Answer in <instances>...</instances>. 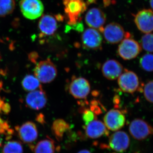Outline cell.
I'll use <instances>...</instances> for the list:
<instances>
[{
    "mask_svg": "<svg viewBox=\"0 0 153 153\" xmlns=\"http://www.w3.org/2000/svg\"><path fill=\"white\" fill-rule=\"evenodd\" d=\"M67 24L75 26L79 24L81 15L87 8L84 0H63Z\"/></svg>",
    "mask_w": 153,
    "mask_h": 153,
    "instance_id": "6da1fadb",
    "label": "cell"
},
{
    "mask_svg": "<svg viewBox=\"0 0 153 153\" xmlns=\"http://www.w3.org/2000/svg\"><path fill=\"white\" fill-rule=\"evenodd\" d=\"M34 74L40 82L49 83L57 75V69L55 64L49 59L40 61L34 69Z\"/></svg>",
    "mask_w": 153,
    "mask_h": 153,
    "instance_id": "7a4b0ae2",
    "label": "cell"
},
{
    "mask_svg": "<svg viewBox=\"0 0 153 153\" xmlns=\"http://www.w3.org/2000/svg\"><path fill=\"white\" fill-rule=\"evenodd\" d=\"M118 53L125 60H130L136 57L141 51V47L138 42L131 38L127 33L124 39L121 42L118 48Z\"/></svg>",
    "mask_w": 153,
    "mask_h": 153,
    "instance_id": "3957f363",
    "label": "cell"
},
{
    "mask_svg": "<svg viewBox=\"0 0 153 153\" xmlns=\"http://www.w3.org/2000/svg\"><path fill=\"white\" fill-rule=\"evenodd\" d=\"M118 84L121 90L126 93L133 94L142 91L138 76L133 71L127 69L118 78Z\"/></svg>",
    "mask_w": 153,
    "mask_h": 153,
    "instance_id": "277c9868",
    "label": "cell"
},
{
    "mask_svg": "<svg viewBox=\"0 0 153 153\" xmlns=\"http://www.w3.org/2000/svg\"><path fill=\"white\" fill-rule=\"evenodd\" d=\"M91 86L88 80L82 77L73 76L68 86V91L74 98H86L90 92Z\"/></svg>",
    "mask_w": 153,
    "mask_h": 153,
    "instance_id": "5b68a950",
    "label": "cell"
},
{
    "mask_svg": "<svg viewBox=\"0 0 153 153\" xmlns=\"http://www.w3.org/2000/svg\"><path fill=\"white\" fill-rule=\"evenodd\" d=\"M129 131L135 139L141 140L153 134V128L145 120L136 119L130 124Z\"/></svg>",
    "mask_w": 153,
    "mask_h": 153,
    "instance_id": "8992f818",
    "label": "cell"
},
{
    "mask_svg": "<svg viewBox=\"0 0 153 153\" xmlns=\"http://www.w3.org/2000/svg\"><path fill=\"white\" fill-rule=\"evenodd\" d=\"M20 7L24 16L31 20L41 16L44 10V5L40 0H22Z\"/></svg>",
    "mask_w": 153,
    "mask_h": 153,
    "instance_id": "52a82bcc",
    "label": "cell"
},
{
    "mask_svg": "<svg viewBox=\"0 0 153 153\" xmlns=\"http://www.w3.org/2000/svg\"><path fill=\"white\" fill-rule=\"evenodd\" d=\"M19 138L25 143L31 144L36 141L38 137V130L36 124L27 121L16 127Z\"/></svg>",
    "mask_w": 153,
    "mask_h": 153,
    "instance_id": "ba28073f",
    "label": "cell"
},
{
    "mask_svg": "<svg viewBox=\"0 0 153 153\" xmlns=\"http://www.w3.org/2000/svg\"><path fill=\"white\" fill-rule=\"evenodd\" d=\"M106 18L105 14L100 9L92 8L86 13L85 22L88 27L98 30L100 32L102 33L106 22Z\"/></svg>",
    "mask_w": 153,
    "mask_h": 153,
    "instance_id": "9c48e42d",
    "label": "cell"
},
{
    "mask_svg": "<svg viewBox=\"0 0 153 153\" xmlns=\"http://www.w3.org/2000/svg\"><path fill=\"white\" fill-rule=\"evenodd\" d=\"M105 39L110 44H117L126 38L127 33L123 28L116 23H110L104 28L102 32Z\"/></svg>",
    "mask_w": 153,
    "mask_h": 153,
    "instance_id": "30bf717a",
    "label": "cell"
},
{
    "mask_svg": "<svg viewBox=\"0 0 153 153\" xmlns=\"http://www.w3.org/2000/svg\"><path fill=\"white\" fill-rule=\"evenodd\" d=\"M134 22L137 27L142 33L147 34L153 31V11L144 9L136 15Z\"/></svg>",
    "mask_w": 153,
    "mask_h": 153,
    "instance_id": "8fae6325",
    "label": "cell"
},
{
    "mask_svg": "<svg viewBox=\"0 0 153 153\" xmlns=\"http://www.w3.org/2000/svg\"><path fill=\"white\" fill-rule=\"evenodd\" d=\"M81 38L82 45L85 48L93 50L101 48L102 38L98 30L91 28L86 29Z\"/></svg>",
    "mask_w": 153,
    "mask_h": 153,
    "instance_id": "7c38bea8",
    "label": "cell"
},
{
    "mask_svg": "<svg viewBox=\"0 0 153 153\" xmlns=\"http://www.w3.org/2000/svg\"><path fill=\"white\" fill-rule=\"evenodd\" d=\"M104 121L105 125L108 129L112 131H116L124 126L126 118L120 111L111 109L105 114Z\"/></svg>",
    "mask_w": 153,
    "mask_h": 153,
    "instance_id": "4fadbf2b",
    "label": "cell"
},
{
    "mask_svg": "<svg viewBox=\"0 0 153 153\" xmlns=\"http://www.w3.org/2000/svg\"><path fill=\"white\" fill-rule=\"evenodd\" d=\"M130 144V139L128 134L123 131H118L110 137V147L112 150L122 153L127 149Z\"/></svg>",
    "mask_w": 153,
    "mask_h": 153,
    "instance_id": "5bb4252c",
    "label": "cell"
},
{
    "mask_svg": "<svg viewBox=\"0 0 153 153\" xmlns=\"http://www.w3.org/2000/svg\"><path fill=\"white\" fill-rule=\"evenodd\" d=\"M47 101V95L42 88L30 92L26 98V103L28 107L36 110L44 108Z\"/></svg>",
    "mask_w": 153,
    "mask_h": 153,
    "instance_id": "9a60e30c",
    "label": "cell"
},
{
    "mask_svg": "<svg viewBox=\"0 0 153 153\" xmlns=\"http://www.w3.org/2000/svg\"><path fill=\"white\" fill-rule=\"evenodd\" d=\"M123 68L117 60L111 59L105 61L102 67V74L106 79L114 80L123 72Z\"/></svg>",
    "mask_w": 153,
    "mask_h": 153,
    "instance_id": "2e32d148",
    "label": "cell"
},
{
    "mask_svg": "<svg viewBox=\"0 0 153 153\" xmlns=\"http://www.w3.org/2000/svg\"><path fill=\"white\" fill-rule=\"evenodd\" d=\"M85 133L89 138L96 139L103 135L108 136L109 132L103 123L95 120L86 126Z\"/></svg>",
    "mask_w": 153,
    "mask_h": 153,
    "instance_id": "e0dca14e",
    "label": "cell"
},
{
    "mask_svg": "<svg viewBox=\"0 0 153 153\" xmlns=\"http://www.w3.org/2000/svg\"><path fill=\"white\" fill-rule=\"evenodd\" d=\"M57 24L56 19L50 15H45L39 23V28L43 36H52L57 31Z\"/></svg>",
    "mask_w": 153,
    "mask_h": 153,
    "instance_id": "ac0fdd59",
    "label": "cell"
},
{
    "mask_svg": "<svg viewBox=\"0 0 153 153\" xmlns=\"http://www.w3.org/2000/svg\"><path fill=\"white\" fill-rule=\"evenodd\" d=\"M34 153H55V145L54 142L47 138L40 141L34 146H31Z\"/></svg>",
    "mask_w": 153,
    "mask_h": 153,
    "instance_id": "d6986e66",
    "label": "cell"
},
{
    "mask_svg": "<svg viewBox=\"0 0 153 153\" xmlns=\"http://www.w3.org/2000/svg\"><path fill=\"white\" fill-rule=\"evenodd\" d=\"M70 126L67 122L63 119H57L52 124V133L57 140L60 141L63 138L65 133L68 131Z\"/></svg>",
    "mask_w": 153,
    "mask_h": 153,
    "instance_id": "ffe728a7",
    "label": "cell"
},
{
    "mask_svg": "<svg viewBox=\"0 0 153 153\" xmlns=\"http://www.w3.org/2000/svg\"><path fill=\"white\" fill-rule=\"evenodd\" d=\"M22 85L27 91H33L38 88H42L40 81L36 76L32 75L25 76L22 81Z\"/></svg>",
    "mask_w": 153,
    "mask_h": 153,
    "instance_id": "44dd1931",
    "label": "cell"
},
{
    "mask_svg": "<svg viewBox=\"0 0 153 153\" xmlns=\"http://www.w3.org/2000/svg\"><path fill=\"white\" fill-rule=\"evenodd\" d=\"M24 149L19 141L10 140L4 145L2 153H23Z\"/></svg>",
    "mask_w": 153,
    "mask_h": 153,
    "instance_id": "7402d4cb",
    "label": "cell"
},
{
    "mask_svg": "<svg viewBox=\"0 0 153 153\" xmlns=\"http://www.w3.org/2000/svg\"><path fill=\"white\" fill-rule=\"evenodd\" d=\"M15 8L14 0H0V17L6 16L11 14Z\"/></svg>",
    "mask_w": 153,
    "mask_h": 153,
    "instance_id": "603a6c76",
    "label": "cell"
},
{
    "mask_svg": "<svg viewBox=\"0 0 153 153\" xmlns=\"http://www.w3.org/2000/svg\"><path fill=\"white\" fill-rule=\"evenodd\" d=\"M140 66L145 71H153V55L146 54L143 55L140 60Z\"/></svg>",
    "mask_w": 153,
    "mask_h": 153,
    "instance_id": "cb8c5ba5",
    "label": "cell"
},
{
    "mask_svg": "<svg viewBox=\"0 0 153 153\" xmlns=\"http://www.w3.org/2000/svg\"><path fill=\"white\" fill-rule=\"evenodd\" d=\"M141 45L143 49L148 52H153V34L147 33L141 38Z\"/></svg>",
    "mask_w": 153,
    "mask_h": 153,
    "instance_id": "d4e9b609",
    "label": "cell"
},
{
    "mask_svg": "<svg viewBox=\"0 0 153 153\" xmlns=\"http://www.w3.org/2000/svg\"><path fill=\"white\" fill-rule=\"evenodd\" d=\"M142 91L148 101L153 103V80H150L143 86Z\"/></svg>",
    "mask_w": 153,
    "mask_h": 153,
    "instance_id": "484cf974",
    "label": "cell"
},
{
    "mask_svg": "<svg viewBox=\"0 0 153 153\" xmlns=\"http://www.w3.org/2000/svg\"><path fill=\"white\" fill-rule=\"evenodd\" d=\"M82 112V118L86 126L93 120H96V116L91 110L85 109L83 110Z\"/></svg>",
    "mask_w": 153,
    "mask_h": 153,
    "instance_id": "4316f807",
    "label": "cell"
},
{
    "mask_svg": "<svg viewBox=\"0 0 153 153\" xmlns=\"http://www.w3.org/2000/svg\"><path fill=\"white\" fill-rule=\"evenodd\" d=\"M99 104L100 102L97 100H93L91 103L90 110L95 114H99L102 113Z\"/></svg>",
    "mask_w": 153,
    "mask_h": 153,
    "instance_id": "83f0119b",
    "label": "cell"
},
{
    "mask_svg": "<svg viewBox=\"0 0 153 153\" xmlns=\"http://www.w3.org/2000/svg\"><path fill=\"white\" fill-rule=\"evenodd\" d=\"M2 111L4 112V113L6 114H7L10 111V106L8 103H5L3 105L2 108Z\"/></svg>",
    "mask_w": 153,
    "mask_h": 153,
    "instance_id": "f1b7e54d",
    "label": "cell"
},
{
    "mask_svg": "<svg viewBox=\"0 0 153 153\" xmlns=\"http://www.w3.org/2000/svg\"><path fill=\"white\" fill-rule=\"evenodd\" d=\"M37 57H38V54L35 52L31 53L30 54V56H29V58H30V60L33 63H36Z\"/></svg>",
    "mask_w": 153,
    "mask_h": 153,
    "instance_id": "f546056e",
    "label": "cell"
},
{
    "mask_svg": "<svg viewBox=\"0 0 153 153\" xmlns=\"http://www.w3.org/2000/svg\"><path fill=\"white\" fill-rule=\"evenodd\" d=\"M36 120L38 122L41 123H44L45 121H44V115L42 114H40L38 115L37 118H36Z\"/></svg>",
    "mask_w": 153,
    "mask_h": 153,
    "instance_id": "4dcf8cb0",
    "label": "cell"
},
{
    "mask_svg": "<svg viewBox=\"0 0 153 153\" xmlns=\"http://www.w3.org/2000/svg\"><path fill=\"white\" fill-rule=\"evenodd\" d=\"M4 100L0 98V112L2 111V108L3 105L4 104Z\"/></svg>",
    "mask_w": 153,
    "mask_h": 153,
    "instance_id": "1f68e13d",
    "label": "cell"
},
{
    "mask_svg": "<svg viewBox=\"0 0 153 153\" xmlns=\"http://www.w3.org/2000/svg\"><path fill=\"white\" fill-rule=\"evenodd\" d=\"M77 153H91L89 152V151L87 150H81L79 151V152H78Z\"/></svg>",
    "mask_w": 153,
    "mask_h": 153,
    "instance_id": "d6a6232c",
    "label": "cell"
},
{
    "mask_svg": "<svg viewBox=\"0 0 153 153\" xmlns=\"http://www.w3.org/2000/svg\"><path fill=\"white\" fill-rule=\"evenodd\" d=\"M150 5L151 8L153 10V0H150Z\"/></svg>",
    "mask_w": 153,
    "mask_h": 153,
    "instance_id": "836d02e7",
    "label": "cell"
},
{
    "mask_svg": "<svg viewBox=\"0 0 153 153\" xmlns=\"http://www.w3.org/2000/svg\"><path fill=\"white\" fill-rule=\"evenodd\" d=\"M1 135V134H0ZM2 145V139L1 137V135H0V147Z\"/></svg>",
    "mask_w": 153,
    "mask_h": 153,
    "instance_id": "e575fe53",
    "label": "cell"
},
{
    "mask_svg": "<svg viewBox=\"0 0 153 153\" xmlns=\"http://www.w3.org/2000/svg\"><path fill=\"white\" fill-rule=\"evenodd\" d=\"M2 82L0 81V91H1V88L2 87Z\"/></svg>",
    "mask_w": 153,
    "mask_h": 153,
    "instance_id": "d590c367",
    "label": "cell"
}]
</instances>
